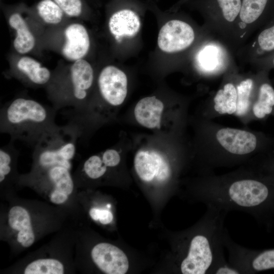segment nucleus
Listing matches in <instances>:
<instances>
[{"label": "nucleus", "instance_id": "30", "mask_svg": "<svg viewBox=\"0 0 274 274\" xmlns=\"http://www.w3.org/2000/svg\"><path fill=\"white\" fill-rule=\"evenodd\" d=\"M68 198V195L57 191L56 189L51 192L50 199L51 202L55 204H61L66 201Z\"/></svg>", "mask_w": 274, "mask_h": 274}, {"label": "nucleus", "instance_id": "20", "mask_svg": "<svg viewBox=\"0 0 274 274\" xmlns=\"http://www.w3.org/2000/svg\"><path fill=\"white\" fill-rule=\"evenodd\" d=\"M274 110V88L269 83H262L259 87L256 100L252 106L254 115L262 119Z\"/></svg>", "mask_w": 274, "mask_h": 274}, {"label": "nucleus", "instance_id": "10", "mask_svg": "<svg viewBox=\"0 0 274 274\" xmlns=\"http://www.w3.org/2000/svg\"><path fill=\"white\" fill-rule=\"evenodd\" d=\"M24 6L5 7L10 27L14 31L13 48L18 55H27L32 51L37 45L36 36L30 26L29 18L24 15Z\"/></svg>", "mask_w": 274, "mask_h": 274}, {"label": "nucleus", "instance_id": "3", "mask_svg": "<svg viewBox=\"0 0 274 274\" xmlns=\"http://www.w3.org/2000/svg\"><path fill=\"white\" fill-rule=\"evenodd\" d=\"M207 207L181 260L180 268L183 274H214L217 268L227 262L224 253L223 234L228 213L211 206Z\"/></svg>", "mask_w": 274, "mask_h": 274}, {"label": "nucleus", "instance_id": "33", "mask_svg": "<svg viewBox=\"0 0 274 274\" xmlns=\"http://www.w3.org/2000/svg\"><path fill=\"white\" fill-rule=\"evenodd\" d=\"M273 65H274V59H273Z\"/></svg>", "mask_w": 274, "mask_h": 274}, {"label": "nucleus", "instance_id": "13", "mask_svg": "<svg viewBox=\"0 0 274 274\" xmlns=\"http://www.w3.org/2000/svg\"><path fill=\"white\" fill-rule=\"evenodd\" d=\"M242 0H212V24L223 35L235 32Z\"/></svg>", "mask_w": 274, "mask_h": 274}, {"label": "nucleus", "instance_id": "1", "mask_svg": "<svg viewBox=\"0 0 274 274\" xmlns=\"http://www.w3.org/2000/svg\"><path fill=\"white\" fill-rule=\"evenodd\" d=\"M199 199L227 213L240 211L267 228L274 217V180L253 169L205 177L197 191Z\"/></svg>", "mask_w": 274, "mask_h": 274}, {"label": "nucleus", "instance_id": "11", "mask_svg": "<svg viewBox=\"0 0 274 274\" xmlns=\"http://www.w3.org/2000/svg\"><path fill=\"white\" fill-rule=\"evenodd\" d=\"M11 73L25 85L33 88H46L53 76L49 69L27 55L16 57L11 64Z\"/></svg>", "mask_w": 274, "mask_h": 274}, {"label": "nucleus", "instance_id": "26", "mask_svg": "<svg viewBox=\"0 0 274 274\" xmlns=\"http://www.w3.org/2000/svg\"><path fill=\"white\" fill-rule=\"evenodd\" d=\"M256 45L262 52L274 50V25L263 30L258 36Z\"/></svg>", "mask_w": 274, "mask_h": 274}, {"label": "nucleus", "instance_id": "17", "mask_svg": "<svg viewBox=\"0 0 274 274\" xmlns=\"http://www.w3.org/2000/svg\"><path fill=\"white\" fill-rule=\"evenodd\" d=\"M28 10L36 20L48 26H58L69 19L53 0H40Z\"/></svg>", "mask_w": 274, "mask_h": 274}, {"label": "nucleus", "instance_id": "18", "mask_svg": "<svg viewBox=\"0 0 274 274\" xmlns=\"http://www.w3.org/2000/svg\"><path fill=\"white\" fill-rule=\"evenodd\" d=\"M9 224L12 229L19 231L17 239L22 246L27 248L33 244L35 234L26 210L20 206L12 208L9 213Z\"/></svg>", "mask_w": 274, "mask_h": 274}, {"label": "nucleus", "instance_id": "28", "mask_svg": "<svg viewBox=\"0 0 274 274\" xmlns=\"http://www.w3.org/2000/svg\"><path fill=\"white\" fill-rule=\"evenodd\" d=\"M253 169L274 180V157L259 162Z\"/></svg>", "mask_w": 274, "mask_h": 274}, {"label": "nucleus", "instance_id": "7", "mask_svg": "<svg viewBox=\"0 0 274 274\" xmlns=\"http://www.w3.org/2000/svg\"><path fill=\"white\" fill-rule=\"evenodd\" d=\"M59 52L66 60L74 62L85 59L91 47V39L85 26L77 20L61 29Z\"/></svg>", "mask_w": 274, "mask_h": 274}, {"label": "nucleus", "instance_id": "4", "mask_svg": "<svg viewBox=\"0 0 274 274\" xmlns=\"http://www.w3.org/2000/svg\"><path fill=\"white\" fill-rule=\"evenodd\" d=\"M95 81L92 65L81 59L53 72L45 88L48 98L56 110L70 107L68 110L77 111L89 100Z\"/></svg>", "mask_w": 274, "mask_h": 274}, {"label": "nucleus", "instance_id": "12", "mask_svg": "<svg viewBox=\"0 0 274 274\" xmlns=\"http://www.w3.org/2000/svg\"><path fill=\"white\" fill-rule=\"evenodd\" d=\"M92 259L101 271L107 274H124L129 267L126 254L118 247L101 243L91 250Z\"/></svg>", "mask_w": 274, "mask_h": 274}, {"label": "nucleus", "instance_id": "23", "mask_svg": "<svg viewBox=\"0 0 274 274\" xmlns=\"http://www.w3.org/2000/svg\"><path fill=\"white\" fill-rule=\"evenodd\" d=\"M254 85L253 79L248 78L242 80L236 86L237 109L235 114L237 115L242 116L248 112L251 105Z\"/></svg>", "mask_w": 274, "mask_h": 274}, {"label": "nucleus", "instance_id": "9", "mask_svg": "<svg viewBox=\"0 0 274 274\" xmlns=\"http://www.w3.org/2000/svg\"><path fill=\"white\" fill-rule=\"evenodd\" d=\"M134 166L139 177L145 182L166 181L171 175L170 166L166 158L155 149L138 151L134 156Z\"/></svg>", "mask_w": 274, "mask_h": 274}, {"label": "nucleus", "instance_id": "31", "mask_svg": "<svg viewBox=\"0 0 274 274\" xmlns=\"http://www.w3.org/2000/svg\"><path fill=\"white\" fill-rule=\"evenodd\" d=\"M214 274H239V273L227 262L217 268Z\"/></svg>", "mask_w": 274, "mask_h": 274}, {"label": "nucleus", "instance_id": "24", "mask_svg": "<svg viewBox=\"0 0 274 274\" xmlns=\"http://www.w3.org/2000/svg\"><path fill=\"white\" fill-rule=\"evenodd\" d=\"M69 19H79L84 17L89 9L85 0H53Z\"/></svg>", "mask_w": 274, "mask_h": 274}, {"label": "nucleus", "instance_id": "29", "mask_svg": "<svg viewBox=\"0 0 274 274\" xmlns=\"http://www.w3.org/2000/svg\"><path fill=\"white\" fill-rule=\"evenodd\" d=\"M89 215L93 220H99L102 224H108L111 223L113 219V215L110 211L96 208L91 209Z\"/></svg>", "mask_w": 274, "mask_h": 274}, {"label": "nucleus", "instance_id": "19", "mask_svg": "<svg viewBox=\"0 0 274 274\" xmlns=\"http://www.w3.org/2000/svg\"><path fill=\"white\" fill-rule=\"evenodd\" d=\"M214 110L220 114L235 113L237 109V91L232 82L225 84L214 98Z\"/></svg>", "mask_w": 274, "mask_h": 274}, {"label": "nucleus", "instance_id": "5", "mask_svg": "<svg viewBox=\"0 0 274 274\" xmlns=\"http://www.w3.org/2000/svg\"><path fill=\"white\" fill-rule=\"evenodd\" d=\"M223 244L228 253V263L239 274H252L274 269V249H250L233 241L225 228Z\"/></svg>", "mask_w": 274, "mask_h": 274}, {"label": "nucleus", "instance_id": "14", "mask_svg": "<svg viewBox=\"0 0 274 274\" xmlns=\"http://www.w3.org/2000/svg\"><path fill=\"white\" fill-rule=\"evenodd\" d=\"M141 27L137 12L132 9L123 7L113 12L108 20V28L115 40L120 42L124 37L135 36Z\"/></svg>", "mask_w": 274, "mask_h": 274}, {"label": "nucleus", "instance_id": "22", "mask_svg": "<svg viewBox=\"0 0 274 274\" xmlns=\"http://www.w3.org/2000/svg\"><path fill=\"white\" fill-rule=\"evenodd\" d=\"M25 274H62L64 267L58 260L40 259L32 261L25 268Z\"/></svg>", "mask_w": 274, "mask_h": 274}, {"label": "nucleus", "instance_id": "2", "mask_svg": "<svg viewBox=\"0 0 274 274\" xmlns=\"http://www.w3.org/2000/svg\"><path fill=\"white\" fill-rule=\"evenodd\" d=\"M57 111L26 94L19 95L1 108L0 132L33 148L61 129L55 120Z\"/></svg>", "mask_w": 274, "mask_h": 274}, {"label": "nucleus", "instance_id": "32", "mask_svg": "<svg viewBox=\"0 0 274 274\" xmlns=\"http://www.w3.org/2000/svg\"><path fill=\"white\" fill-rule=\"evenodd\" d=\"M107 207H108V208H110V204H108V205H107Z\"/></svg>", "mask_w": 274, "mask_h": 274}, {"label": "nucleus", "instance_id": "8", "mask_svg": "<svg viewBox=\"0 0 274 274\" xmlns=\"http://www.w3.org/2000/svg\"><path fill=\"white\" fill-rule=\"evenodd\" d=\"M195 33L187 22L180 19H172L160 29L157 40L160 50L167 53L183 51L194 42Z\"/></svg>", "mask_w": 274, "mask_h": 274}, {"label": "nucleus", "instance_id": "16", "mask_svg": "<svg viewBox=\"0 0 274 274\" xmlns=\"http://www.w3.org/2000/svg\"><path fill=\"white\" fill-rule=\"evenodd\" d=\"M268 0H242L235 35L243 38L263 14Z\"/></svg>", "mask_w": 274, "mask_h": 274}, {"label": "nucleus", "instance_id": "27", "mask_svg": "<svg viewBox=\"0 0 274 274\" xmlns=\"http://www.w3.org/2000/svg\"><path fill=\"white\" fill-rule=\"evenodd\" d=\"M99 154L107 168L117 166L121 160L120 152L115 148L108 149Z\"/></svg>", "mask_w": 274, "mask_h": 274}, {"label": "nucleus", "instance_id": "25", "mask_svg": "<svg viewBox=\"0 0 274 274\" xmlns=\"http://www.w3.org/2000/svg\"><path fill=\"white\" fill-rule=\"evenodd\" d=\"M83 171L86 176L91 179H97L102 177L107 171L99 154L92 155L84 162Z\"/></svg>", "mask_w": 274, "mask_h": 274}, {"label": "nucleus", "instance_id": "15", "mask_svg": "<svg viewBox=\"0 0 274 274\" xmlns=\"http://www.w3.org/2000/svg\"><path fill=\"white\" fill-rule=\"evenodd\" d=\"M164 106L155 96H147L140 99L135 106L134 116L136 122L149 129H159Z\"/></svg>", "mask_w": 274, "mask_h": 274}, {"label": "nucleus", "instance_id": "6", "mask_svg": "<svg viewBox=\"0 0 274 274\" xmlns=\"http://www.w3.org/2000/svg\"><path fill=\"white\" fill-rule=\"evenodd\" d=\"M215 138L224 150L219 166L239 163L248 155L254 152L258 145V140L255 134L237 128H221L217 131Z\"/></svg>", "mask_w": 274, "mask_h": 274}, {"label": "nucleus", "instance_id": "21", "mask_svg": "<svg viewBox=\"0 0 274 274\" xmlns=\"http://www.w3.org/2000/svg\"><path fill=\"white\" fill-rule=\"evenodd\" d=\"M70 169L61 165H56L48 170V176L54 186L55 189L68 195L73 190L74 184Z\"/></svg>", "mask_w": 274, "mask_h": 274}]
</instances>
